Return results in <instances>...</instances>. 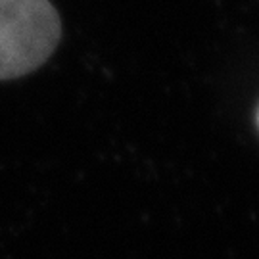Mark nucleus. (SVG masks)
<instances>
[{"mask_svg": "<svg viewBox=\"0 0 259 259\" xmlns=\"http://www.w3.org/2000/svg\"><path fill=\"white\" fill-rule=\"evenodd\" d=\"M257 123H259V111H257Z\"/></svg>", "mask_w": 259, "mask_h": 259, "instance_id": "2", "label": "nucleus"}, {"mask_svg": "<svg viewBox=\"0 0 259 259\" xmlns=\"http://www.w3.org/2000/svg\"><path fill=\"white\" fill-rule=\"evenodd\" d=\"M60 27L48 0H0V81L45 64L60 40Z\"/></svg>", "mask_w": 259, "mask_h": 259, "instance_id": "1", "label": "nucleus"}]
</instances>
